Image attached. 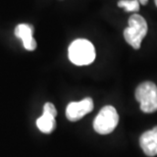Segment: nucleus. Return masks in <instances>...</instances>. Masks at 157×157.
Segmentation results:
<instances>
[{
	"mask_svg": "<svg viewBox=\"0 0 157 157\" xmlns=\"http://www.w3.org/2000/svg\"><path fill=\"white\" fill-rule=\"evenodd\" d=\"M34 28L28 24H20L17 25L14 30V34L17 38L23 41V45L25 49L28 51H34L37 47L36 40L33 37Z\"/></svg>",
	"mask_w": 157,
	"mask_h": 157,
	"instance_id": "0eeeda50",
	"label": "nucleus"
},
{
	"mask_svg": "<svg viewBox=\"0 0 157 157\" xmlns=\"http://www.w3.org/2000/svg\"><path fill=\"white\" fill-rule=\"evenodd\" d=\"M138 1H139L140 4L145 5V4H147V1H148V0H138Z\"/></svg>",
	"mask_w": 157,
	"mask_h": 157,
	"instance_id": "9d476101",
	"label": "nucleus"
},
{
	"mask_svg": "<svg viewBox=\"0 0 157 157\" xmlns=\"http://www.w3.org/2000/svg\"><path fill=\"white\" fill-rule=\"evenodd\" d=\"M94 108V103L92 98H85L78 102H71L67 105L65 115L68 121H77L83 118L85 115L91 112Z\"/></svg>",
	"mask_w": 157,
	"mask_h": 157,
	"instance_id": "39448f33",
	"label": "nucleus"
},
{
	"mask_svg": "<svg viewBox=\"0 0 157 157\" xmlns=\"http://www.w3.org/2000/svg\"><path fill=\"white\" fill-rule=\"evenodd\" d=\"M118 124V113L113 106H104L95 118L93 128L96 133L107 135L113 132Z\"/></svg>",
	"mask_w": 157,
	"mask_h": 157,
	"instance_id": "20e7f679",
	"label": "nucleus"
},
{
	"mask_svg": "<svg viewBox=\"0 0 157 157\" xmlns=\"http://www.w3.org/2000/svg\"><path fill=\"white\" fill-rule=\"evenodd\" d=\"M57 114L55 106L50 102L45 103L43 107V114L37 119L36 124L39 130L44 134H50L56 127L55 117Z\"/></svg>",
	"mask_w": 157,
	"mask_h": 157,
	"instance_id": "423d86ee",
	"label": "nucleus"
},
{
	"mask_svg": "<svg viewBox=\"0 0 157 157\" xmlns=\"http://www.w3.org/2000/svg\"><path fill=\"white\" fill-rule=\"evenodd\" d=\"M94 45L86 39L75 40L68 47V58L76 65H88L95 60Z\"/></svg>",
	"mask_w": 157,
	"mask_h": 157,
	"instance_id": "f257e3e1",
	"label": "nucleus"
},
{
	"mask_svg": "<svg viewBox=\"0 0 157 157\" xmlns=\"http://www.w3.org/2000/svg\"><path fill=\"white\" fill-rule=\"evenodd\" d=\"M141 110L152 113L157 110V86L153 82H144L137 87L135 92Z\"/></svg>",
	"mask_w": 157,
	"mask_h": 157,
	"instance_id": "7ed1b4c3",
	"label": "nucleus"
},
{
	"mask_svg": "<svg viewBox=\"0 0 157 157\" xmlns=\"http://www.w3.org/2000/svg\"><path fill=\"white\" fill-rule=\"evenodd\" d=\"M117 5L128 12H136L140 8V3L138 0H121Z\"/></svg>",
	"mask_w": 157,
	"mask_h": 157,
	"instance_id": "1a4fd4ad",
	"label": "nucleus"
},
{
	"mask_svg": "<svg viewBox=\"0 0 157 157\" xmlns=\"http://www.w3.org/2000/svg\"><path fill=\"white\" fill-rule=\"evenodd\" d=\"M148 26L145 18L139 14H133L128 18V27L124 31L125 41L135 49L141 47L143 39L147 35Z\"/></svg>",
	"mask_w": 157,
	"mask_h": 157,
	"instance_id": "f03ea898",
	"label": "nucleus"
},
{
	"mask_svg": "<svg viewBox=\"0 0 157 157\" xmlns=\"http://www.w3.org/2000/svg\"><path fill=\"white\" fill-rule=\"evenodd\" d=\"M140 146L147 156L157 155V127L145 132L140 137Z\"/></svg>",
	"mask_w": 157,
	"mask_h": 157,
	"instance_id": "6e6552de",
	"label": "nucleus"
},
{
	"mask_svg": "<svg viewBox=\"0 0 157 157\" xmlns=\"http://www.w3.org/2000/svg\"><path fill=\"white\" fill-rule=\"evenodd\" d=\"M155 5L157 6V0H155Z\"/></svg>",
	"mask_w": 157,
	"mask_h": 157,
	"instance_id": "9b49d317",
	"label": "nucleus"
}]
</instances>
